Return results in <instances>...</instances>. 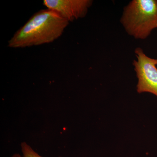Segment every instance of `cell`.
I'll return each instance as SVG.
<instances>
[{"mask_svg": "<svg viewBox=\"0 0 157 157\" xmlns=\"http://www.w3.org/2000/svg\"><path fill=\"white\" fill-rule=\"evenodd\" d=\"M69 22L53 10H40L14 33L8 46L23 48L53 42L62 36Z\"/></svg>", "mask_w": 157, "mask_h": 157, "instance_id": "cell-1", "label": "cell"}, {"mask_svg": "<svg viewBox=\"0 0 157 157\" xmlns=\"http://www.w3.org/2000/svg\"><path fill=\"white\" fill-rule=\"evenodd\" d=\"M129 35L144 39L157 28V0H133L125 7L121 20Z\"/></svg>", "mask_w": 157, "mask_h": 157, "instance_id": "cell-2", "label": "cell"}, {"mask_svg": "<svg viewBox=\"0 0 157 157\" xmlns=\"http://www.w3.org/2000/svg\"><path fill=\"white\" fill-rule=\"evenodd\" d=\"M135 52L137 60L133 64L138 79L137 92L149 93L157 97V59L147 56L139 47Z\"/></svg>", "mask_w": 157, "mask_h": 157, "instance_id": "cell-3", "label": "cell"}, {"mask_svg": "<svg viewBox=\"0 0 157 157\" xmlns=\"http://www.w3.org/2000/svg\"><path fill=\"white\" fill-rule=\"evenodd\" d=\"M91 0H44L47 9L58 13L69 22L85 17L92 6Z\"/></svg>", "mask_w": 157, "mask_h": 157, "instance_id": "cell-4", "label": "cell"}, {"mask_svg": "<svg viewBox=\"0 0 157 157\" xmlns=\"http://www.w3.org/2000/svg\"><path fill=\"white\" fill-rule=\"evenodd\" d=\"M21 147L23 157H42L36 152L30 145L25 142H22Z\"/></svg>", "mask_w": 157, "mask_h": 157, "instance_id": "cell-5", "label": "cell"}, {"mask_svg": "<svg viewBox=\"0 0 157 157\" xmlns=\"http://www.w3.org/2000/svg\"><path fill=\"white\" fill-rule=\"evenodd\" d=\"M11 157H23L20 155L19 154L16 153L14 154Z\"/></svg>", "mask_w": 157, "mask_h": 157, "instance_id": "cell-6", "label": "cell"}]
</instances>
